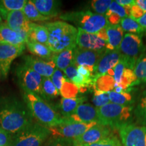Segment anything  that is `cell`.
<instances>
[{"instance_id": "6da1fadb", "label": "cell", "mask_w": 146, "mask_h": 146, "mask_svg": "<svg viewBox=\"0 0 146 146\" xmlns=\"http://www.w3.org/2000/svg\"><path fill=\"white\" fill-rule=\"evenodd\" d=\"M25 102L14 96L0 97V127L14 135L34 123Z\"/></svg>"}, {"instance_id": "7a4b0ae2", "label": "cell", "mask_w": 146, "mask_h": 146, "mask_svg": "<svg viewBox=\"0 0 146 146\" xmlns=\"http://www.w3.org/2000/svg\"><path fill=\"white\" fill-rule=\"evenodd\" d=\"M48 32L47 46L53 53H58L76 47L78 29L64 21L45 23L43 25Z\"/></svg>"}, {"instance_id": "3957f363", "label": "cell", "mask_w": 146, "mask_h": 146, "mask_svg": "<svg viewBox=\"0 0 146 146\" xmlns=\"http://www.w3.org/2000/svg\"><path fill=\"white\" fill-rule=\"evenodd\" d=\"M23 100L33 119L40 125L50 128L62 123L63 118L56 107L41 96L32 93L24 92Z\"/></svg>"}, {"instance_id": "277c9868", "label": "cell", "mask_w": 146, "mask_h": 146, "mask_svg": "<svg viewBox=\"0 0 146 146\" xmlns=\"http://www.w3.org/2000/svg\"><path fill=\"white\" fill-rule=\"evenodd\" d=\"M100 123L112 129H119L125 124L131 123L133 118V106H126L109 103L96 108Z\"/></svg>"}, {"instance_id": "5b68a950", "label": "cell", "mask_w": 146, "mask_h": 146, "mask_svg": "<svg viewBox=\"0 0 146 146\" xmlns=\"http://www.w3.org/2000/svg\"><path fill=\"white\" fill-rule=\"evenodd\" d=\"M60 17L64 21L74 23L78 29L91 34H97L108 25L105 15L93 13L89 10L68 12L62 14Z\"/></svg>"}, {"instance_id": "8992f818", "label": "cell", "mask_w": 146, "mask_h": 146, "mask_svg": "<svg viewBox=\"0 0 146 146\" xmlns=\"http://www.w3.org/2000/svg\"><path fill=\"white\" fill-rule=\"evenodd\" d=\"M50 135L48 128L33 123L13 135L10 146H43Z\"/></svg>"}, {"instance_id": "52a82bcc", "label": "cell", "mask_w": 146, "mask_h": 146, "mask_svg": "<svg viewBox=\"0 0 146 146\" xmlns=\"http://www.w3.org/2000/svg\"><path fill=\"white\" fill-rule=\"evenodd\" d=\"M120 52L125 58L127 68L133 70L137 62L144 52V45L139 35L126 33L119 47Z\"/></svg>"}, {"instance_id": "ba28073f", "label": "cell", "mask_w": 146, "mask_h": 146, "mask_svg": "<svg viewBox=\"0 0 146 146\" xmlns=\"http://www.w3.org/2000/svg\"><path fill=\"white\" fill-rule=\"evenodd\" d=\"M16 75L18 85L24 92L32 93L41 96L43 76L24 63L16 68Z\"/></svg>"}, {"instance_id": "9c48e42d", "label": "cell", "mask_w": 146, "mask_h": 146, "mask_svg": "<svg viewBox=\"0 0 146 146\" xmlns=\"http://www.w3.org/2000/svg\"><path fill=\"white\" fill-rule=\"evenodd\" d=\"M98 123H75L63 118L62 123L54 127L48 128L51 136L60 137L74 141Z\"/></svg>"}, {"instance_id": "30bf717a", "label": "cell", "mask_w": 146, "mask_h": 146, "mask_svg": "<svg viewBox=\"0 0 146 146\" xmlns=\"http://www.w3.org/2000/svg\"><path fill=\"white\" fill-rule=\"evenodd\" d=\"M118 131L122 146H146V126L127 123Z\"/></svg>"}, {"instance_id": "8fae6325", "label": "cell", "mask_w": 146, "mask_h": 146, "mask_svg": "<svg viewBox=\"0 0 146 146\" xmlns=\"http://www.w3.org/2000/svg\"><path fill=\"white\" fill-rule=\"evenodd\" d=\"M25 46L12 45H0V78L5 79L8 76L10 66L14 59L23 53Z\"/></svg>"}, {"instance_id": "7c38bea8", "label": "cell", "mask_w": 146, "mask_h": 146, "mask_svg": "<svg viewBox=\"0 0 146 146\" xmlns=\"http://www.w3.org/2000/svg\"><path fill=\"white\" fill-rule=\"evenodd\" d=\"M104 52L86 50L76 46L73 52L72 64L76 66H84L94 74L95 66Z\"/></svg>"}, {"instance_id": "4fadbf2b", "label": "cell", "mask_w": 146, "mask_h": 146, "mask_svg": "<svg viewBox=\"0 0 146 146\" xmlns=\"http://www.w3.org/2000/svg\"><path fill=\"white\" fill-rule=\"evenodd\" d=\"M110 135H112L110 128L99 123L87 130L79 137L74 139L73 144L78 146L90 145L108 137Z\"/></svg>"}, {"instance_id": "5bb4252c", "label": "cell", "mask_w": 146, "mask_h": 146, "mask_svg": "<svg viewBox=\"0 0 146 146\" xmlns=\"http://www.w3.org/2000/svg\"><path fill=\"white\" fill-rule=\"evenodd\" d=\"M123 55L119 50H106L97 62L94 70L95 78L106 74L108 70L113 69L121 60ZM95 81V80H94Z\"/></svg>"}, {"instance_id": "9a60e30c", "label": "cell", "mask_w": 146, "mask_h": 146, "mask_svg": "<svg viewBox=\"0 0 146 146\" xmlns=\"http://www.w3.org/2000/svg\"><path fill=\"white\" fill-rule=\"evenodd\" d=\"M23 59L24 64L43 77L50 78L56 68L52 59L44 60L33 56H25Z\"/></svg>"}, {"instance_id": "2e32d148", "label": "cell", "mask_w": 146, "mask_h": 146, "mask_svg": "<svg viewBox=\"0 0 146 146\" xmlns=\"http://www.w3.org/2000/svg\"><path fill=\"white\" fill-rule=\"evenodd\" d=\"M27 32H16L11 29L5 23L0 24V45L7 44L14 46H26L29 41Z\"/></svg>"}, {"instance_id": "e0dca14e", "label": "cell", "mask_w": 146, "mask_h": 146, "mask_svg": "<svg viewBox=\"0 0 146 146\" xmlns=\"http://www.w3.org/2000/svg\"><path fill=\"white\" fill-rule=\"evenodd\" d=\"M77 29L76 46L80 48L98 52H104L106 50V42L100 39L96 34L88 33L79 29Z\"/></svg>"}, {"instance_id": "ac0fdd59", "label": "cell", "mask_w": 146, "mask_h": 146, "mask_svg": "<svg viewBox=\"0 0 146 146\" xmlns=\"http://www.w3.org/2000/svg\"><path fill=\"white\" fill-rule=\"evenodd\" d=\"M63 118L75 123H89L95 122L100 123L96 108L89 104H82L79 105L72 114L68 118Z\"/></svg>"}, {"instance_id": "d6986e66", "label": "cell", "mask_w": 146, "mask_h": 146, "mask_svg": "<svg viewBox=\"0 0 146 146\" xmlns=\"http://www.w3.org/2000/svg\"><path fill=\"white\" fill-rule=\"evenodd\" d=\"M31 22L25 15L23 10H16L9 12L5 19V23L14 31L27 32L29 31Z\"/></svg>"}, {"instance_id": "ffe728a7", "label": "cell", "mask_w": 146, "mask_h": 146, "mask_svg": "<svg viewBox=\"0 0 146 146\" xmlns=\"http://www.w3.org/2000/svg\"><path fill=\"white\" fill-rule=\"evenodd\" d=\"M36 8L42 15L50 19L56 17L60 12L61 1L55 0H32Z\"/></svg>"}, {"instance_id": "44dd1931", "label": "cell", "mask_w": 146, "mask_h": 146, "mask_svg": "<svg viewBox=\"0 0 146 146\" xmlns=\"http://www.w3.org/2000/svg\"><path fill=\"white\" fill-rule=\"evenodd\" d=\"M108 36V42L106 49L109 51L119 50V47L123 39V30L120 25L112 26L108 25L106 27Z\"/></svg>"}, {"instance_id": "7402d4cb", "label": "cell", "mask_w": 146, "mask_h": 146, "mask_svg": "<svg viewBox=\"0 0 146 146\" xmlns=\"http://www.w3.org/2000/svg\"><path fill=\"white\" fill-rule=\"evenodd\" d=\"M87 98L84 96L76 97L74 98H62L60 100L58 109L62 118H68L74 113L79 105L86 101Z\"/></svg>"}, {"instance_id": "603a6c76", "label": "cell", "mask_w": 146, "mask_h": 146, "mask_svg": "<svg viewBox=\"0 0 146 146\" xmlns=\"http://www.w3.org/2000/svg\"><path fill=\"white\" fill-rule=\"evenodd\" d=\"M28 41L36 42L47 45L48 32L43 25L31 23L28 33Z\"/></svg>"}, {"instance_id": "cb8c5ba5", "label": "cell", "mask_w": 146, "mask_h": 146, "mask_svg": "<svg viewBox=\"0 0 146 146\" xmlns=\"http://www.w3.org/2000/svg\"><path fill=\"white\" fill-rule=\"evenodd\" d=\"M26 46L29 52L33 55V56L44 60L52 59L54 53L46 45L36 42L27 41Z\"/></svg>"}, {"instance_id": "d4e9b609", "label": "cell", "mask_w": 146, "mask_h": 146, "mask_svg": "<svg viewBox=\"0 0 146 146\" xmlns=\"http://www.w3.org/2000/svg\"><path fill=\"white\" fill-rule=\"evenodd\" d=\"M74 49H67L58 53H54L52 60L56 64V68L64 70L72 63L73 52Z\"/></svg>"}, {"instance_id": "484cf974", "label": "cell", "mask_w": 146, "mask_h": 146, "mask_svg": "<svg viewBox=\"0 0 146 146\" xmlns=\"http://www.w3.org/2000/svg\"><path fill=\"white\" fill-rule=\"evenodd\" d=\"M27 0H0V15L2 19H6L9 12L23 10Z\"/></svg>"}, {"instance_id": "4316f807", "label": "cell", "mask_w": 146, "mask_h": 146, "mask_svg": "<svg viewBox=\"0 0 146 146\" xmlns=\"http://www.w3.org/2000/svg\"><path fill=\"white\" fill-rule=\"evenodd\" d=\"M116 87V81L113 76L109 74H104L95 78L93 89L103 92H110L114 90Z\"/></svg>"}, {"instance_id": "83f0119b", "label": "cell", "mask_w": 146, "mask_h": 146, "mask_svg": "<svg viewBox=\"0 0 146 146\" xmlns=\"http://www.w3.org/2000/svg\"><path fill=\"white\" fill-rule=\"evenodd\" d=\"M25 15L31 23L33 22H45L51 20L50 18L43 16L36 8L32 0L27 1L23 9Z\"/></svg>"}, {"instance_id": "f1b7e54d", "label": "cell", "mask_w": 146, "mask_h": 146, "mask_svg": "<svg viewBox=\"0 0 146 146\" xmlns=\"http://www.w3.org/2000/svg\"><path fill=\"white\" fill-rule=\"evenodd\" d=\"M59 95V91L55 87L50 78L43 77L41 83V98L47 101L55 99Z\"/></svg>"}, {"instance_id": "f546056e", "label": "cell", "mask_w": 146, "mask_h": 146, "mask_svg": "<svg viewBox=\"0 0 146 146\" xmlns=\"http://www.w3.org/2000/svg\"><path fill=\"white\" fill-rule=\"evenodd\" d=\"M108 95L110 103L115 104L130 106L134 102L133 96L130 93H116L112 91L108 92Z\"/></svg>"}, {"instance_id": "4dcf8cb0", "label": "cell", "mask_w": 146, "mask_h": 146, "mask_svg": "<svg viewBox=\"0 0 146 146\" xmlns=\"http://www.w3.org/2000/svg\"><path fill=\"white\" fill-rule=\"evenodd\" d=\"M120 27L123 31L129 32L132 34H141L145 32L144 29L139 25L135 20L131 17H126L121 20Z\"/></svg>"}, {"instance_id": "1f68e13d", "label": "cell", "mask_w": 146, "mask_h": 146, "mask_svg": "<svg viewBox=\"0 0 146 146\" xmlns=\"http://www.w3.org/2000/svg\"><path fill=\"white\" fill-rule=\"evenodd\" d=\"M78 93H79L78 87L72 81L66 78L60 90V94L62 96V98L67 99L76 98Z\"/></svg>"}, {"instance_id": "d6a6232c", "label": "cell", "mask_w": 146, "mask_h": 146, "mask_svg": "<svg viewBox=\"0 0 146 146\" xmlns=\"http://www.w3.org/2000/svg\"><path fill=\"white\" fill-rule=\"evenodd\" d=\"M137 124L146 126V94L142 97L135 108L133 110Z\"/></svg>"}, {"instance_id": "836d02e7", "label": "cell", "mask_w": 146, "mask_h": 146, "mask_svg": "<svg viewBox=\"0 0 146 146\" xmlns=\"http://www.w3.org/2000/svg\"><path fill=\"white\" fill-rule=\"evenodd\" d=\"M133 72L139 81L146 83V56L137 62Z\"/></svg>"}, {"instance_id": "e575fe53", "label": "cell", "mask_w": 146, "mask_h": 146, "mask_svg": "<svg viewBox=\"0 0 146 146\" xmlns=\"http://www.w3.org/2000/svg\"><path fill=\"white\" fill-rule=\"evenodd\" d=\"M131 7L130 5L123 6L116 3V1H112L110 5L108 11L112 13L117 14L122 18H124L129 17L131 15Z\"/></svg>"}, {"instance_id": "d590c367", "label": "cell", "mask_w": 146, "mask_h": 146, "mask_svg": "<svg viewBox=\"0 0 146 146\" xmlns=\"http://www.w3.org/2000/svg\"><path fill=\"white\" fill-rule=\"evenodd\" d=\"M112 1L110 0H94L91 2V6L98 14L105 15Z\"/></svg>"}, {"instance_id": "8d00e7d4", "label": "cell", "mask_w": 146, "mask_h": 146, "mask_svg": "<svg viewBox=\"0 0 146 146\" xmlns=\"http://www.w3.org/2000/svg\"><path fill=\"white\" fill-rule=\"evenodd\" d=\"M94 91V96L93 98V103L96 108H100L110 103L108 92H103L98 90Z\"/></svg>"}, {"instance_id": "74e56055", "label": "cell", "mask_w": 146, "mask_h": 146, "mask_svg": "<svg viewBox=\"0 0 146 146\" xmlns=\"http://www.w3.org/2000/svg\"><path fill=\"white\" fill-rule=\"evenodd\" d=\"M43 146H73V141L60 137L51 136Z\"/></svg>"}, {"instance_id": "f35d334b", "label": "cell", "mask_w": 146, "mask_h": 146, "mask_svg": "<svg viewBox=\"0 0 146 146\" xmlns=\"http://www.w3.org/2000/svg\"><path fill=\"white\" fill-rule=\"evenodd\" d=\"M126 68H127V63L125 58L123 56L119 62L113 68V71H114V76L113 77L116 81V85H118L120 82L124 70Z\"/></svg>"}, {"instance_id": "ab89813d", "label": "cell", "mask_w": 146, "mask_h": 146, "mask_svg": "<svg viewBox=\"0 0 146 146\" xmlns=\"http://www.w3.org/2000/svg\"><path fill=\"white\" fill-rule=\"evenodd\" d=\"M83 146H122V145L120 143L118 139L112 135L104 139L97 142V143Z\"/></svg>"}, {"instance_id": "60d3db41", "label": "cell", "mask_w": 146, "mask_h": 146, "mask_svg": "<svg viewBox=\"0 0 146 146\" xmlns=\"http://www.w3.org/2000/svg\"><path fill=\"white\" fill-rule=\"evenodd\" d=\"M65 78L66 76L64 74H63L62 72V70H60V69H58L57 68L55 69L54 73H53L52 75L51 76V81H52L53 83H54V85H55V87H56V89L59 91V92L60 89H61L62 87V85L63 81H64Z\"/></svg>"}, {"instance_id": "b9f144b4", "label": "cell", "mask_w": 146, "mask_h": 146, "mask_svg": "<svg viewBox=\"0 0 146 146\" xmlns=\"http://www.w3.org/2000/svg\"><path fill=\"white\" fill-rule=\"evenodd\" d=\"M13 135L0 127V146H10Z\"/></svg>"}, {"instance_id": "7bdbcfd3", "label": "cell", "mask_w": 146, "mask_h": 146, "mask_svg": "<svg viewBox=\"0 0 146 146\" xmlns=\"http://www.w3.org/2000/svg\"><path fill=\"white\" fill-rule=\"evenodd\" d=\"M106 18L108 23L109 25H112V26H116V25H118L119 23L121 22V20L123 19L120 16L117 15V14L112 13V12H109L108 10L105 14Z\"/></svg>"}, {"instance_id": "ee69618b", "label": "cell", "mask_w": 146, "mask_h": 146, "mask_svg": "<svg viewBox=\"0 0 146 146\" xmlns=\"http://www.w3.org/2000/svg\"><path fill=\"white\" fill-rule=\"evenodd\" d=\"M145 13L146 12L145 11L142 10L137 3L133 5L131 7V18L135 20V21L139 19V18L142 17Z\"/></svg>"}, {"instance_id": "f6af8a7d", "label": "cell", "mask_w": 146, "mask_h": 146, "mask_svg": "<svg viewBox=\"0 0 146 146\" xmlns=\"http://www.w3.org/2000/svg\"><path fill=\"white\" fill-rule=\"evenodd\" d=\"M64 73L66 78L72 81L73 78L78 74L77 66L74 64H71L69 66L67 67V68L64 70Z\"/></svg>"}, {"instance_id": "bcb514c9", "label": "cell", "mask_w": 146, "mask_h": 146, "mask_svg": "<svg viewBox=\"0 0 146 146\" xmlns=\"http://www.w3.org/2000/svg\"><path fill=\"white\" fill-rule=\"evenodd\" d=\"M116 2L118 3V4L123 5V6H125V5L132 6L133 5L135 4L136 1H134V0H117V1H116Z\"/></svg>"}, {"instance_id": "7dc6e473", "label": "cell", "mask_w": 146, "mask_h": 146, "mask_svg": "<svg viewBox=\"0 0 146 146\" xmlns=\"http://www.w3.org/2000/svg\"><path fill=\"white\" fill-rule=\"evenodd\" d=\"M139 23V25L144 29V31H146V13L144 15L139 18V19L136 21Z\"/></svg>"}, {"instance_id": "c3c4849f", "label": "cell", "mask_w": 146, "mask_h": 146, "mask_svg": "<svg viewBox=\"0 0 146 146\" xmlns=\"http://www.w3.org/2000/svg\"><path fill=\"white\" fill-rule=\"evenodd\" d=\"M96 35L98 36H99L100 39H103L104 41H105L106 42V43H107V42H108V36H107L106 30V28L102 29V30L100 31V32H98Z\"/></svg>"}, {"instance_id": "681fc988", "label": "cell", "mask_w": 146, "mask_h": 146, "mask_svg": "<svg viewBox=\"0 0 146 146\" xmlns=\"http://www.w3.org/2000/svg\"><path fill=\"white\" fill-rule=\"evenodd\" d=\"M136 3L146 12V0H137Z\"/></svg>"}, {"instance_id": "f907efd6", "label": "cell", "mask_w": 146, "mask_h": 146, "mask_svg": "<svg viewBox=\"0 0 146 146\" xmlns=\"http://www.w3.org/2000/svg\"><path fill=\"white\" fill-rule=\"evenodd\" d=\"M0 21H2V18H1V15H0Z\"/></svg>"}, {"instance_id": "816d5d0a", "label": "cell", "mask_w": 146, "mask_h": 146, "mask_svg": "<svg viewBox=\"0 0 146 146\" xmlns=\"http://www.w3.org/2000/svg\"><path fill=\"white\" fill-rule=\"evenodd\" d=\"M1 23H2V21H0V24H1Z\"/></svg>"}, {"instance_id": "f5cc1de1", "label": "cell", "mask_w": 146, "mask_h": 146, "mask_svg": "<svg viewBox=\"0 0 146 146\" xmlns=\"http://www.w3.org/2000/svg\"><path fill=\"white\" fill-rule=\"evenodd\" d=\"M73 146H77V145H74V144H73Z\"/></svg>"}]
</instances>
